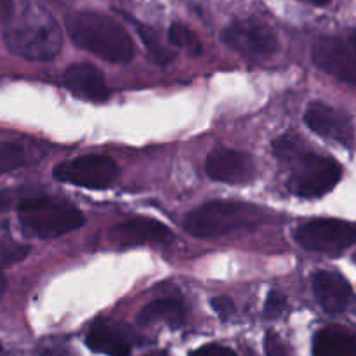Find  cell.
<instances>
[{
  "label": "cell",
  "mask_w": 356,
  "mask_h": 356,
  "mask_svg": "<svg viewBox=\"0 0 356 356\" xmlns=\"http://www.w3.org/2000/svg\"><path fill=\"white\" fill-rule=\"evenodd\" d=\"M343 176L339 163L330 156L308 153L299 160L292 172L291 186L299 197L316 198L329 193Z\"/></svg>",
  "instance_id": "6"
},
{
  "label": "cell",
  "mask_w": 356,
  "mask_h": 356,
  "mask_svg": "<svg viewBox=\"0 0 356 356\" xmlns=\"http://www.w3.org/2000/svg\"><path fill=\"white\" fill-rule=\"evenodd\" d=\"M92 351L108 356H131V343L127 337L115 327L106 323H96L89 330L86 339Z\"/></svg>",
  "instance_id": "15"
},
{
  "label": "cell",
  "mask_w": 356,
  "mask_h": 356,
  "mask_svg": "<svg viewBox=\"0 0 356 356\" xmlns=\"http://www.w3.org/2000/svg\"><path fill=\"white\" fill-rule=\"evenodd\" d=\"M287 312V299L282 292L271 291L266 299V306H264V316L266 318H278Z\"/></svg>",
  "instance_id": "21"
},
{
  "label": "cell",
  "mask_w": 356,
  "mask_h": 356,
  "mask_svg": "<svg viewBox=\"0 0 356 356\" xmlns=\"http://www.w3.org/2000/svg\"><path fill=\"white\" fill-rule=\"evenodd\" d=\"M190 356H236L233 350L226 346H219V344H207V346L198 348Z\"/></svg>",
  "instance_id": "23"
},
{
  "label": "cell",
  "mask_w": 356,
  "mask_h": 356,
  "mask_svg": "<svg viewBox=\"0 0 356 356\" xmlns=\"http://www.w3.org/2000/svg\"><path fill=\"white\" fill-rule=\"evenodd\" d=\"M313 61L334 79L356 87V51L336 37H322L313 45Z\"/></svg>",
  "instance_id": "9"
},
{
  "label": "cell",
  "mask_w": 356,
  "mask_h": 356,
  "mask_svg": "<svg viewBox=\"0 0 356 356\" xmlns=\"http://www.w3.org/2000/svg\"><path fill=\"white\" fill-rule=\"evenodd\" d=\"M14 14V0H0V23H6Z\"/></svg>",
  "instance_id": "25"
},
{
  "label": "cell",
  "mask_w": 356,
  "mask_h": 356,
  "mask_svg": "<svg viewBox=\"0 0 356 356\" xmlns=\"http://www.w3.org/2000/svg\"><path fill=\"white\" fill-rule=\"evenodd\" d=\"M3 42L13 54L21 58L51 61L63 47V31L44 7L28 6L3 31Z\"/></svg>",
  "instance_id": "2"
},
{
  "label": "cell",
  "mask_w": 356,
  "mask_h": 356,
  "mask_svg": "<svg viewBox=\"0 0 356 356\" xmlns=\"http://www.w3.org/2000/svg\"><path fill=\"white\" fill-rule=\"evenodd\" d=\"M184 320V306L179 299L165 298L156 299V301L149 302L141 309L138 316V322L141 325H149L155 322H165L169 325L176 327L181 325Z\"/></svg>",
  "instance_id": "17"
},
{
  "label": "cell",
  "mask_w": 356,
  "mask_h": 356,
  "mask_svg": "<svg viewBox=\"0 0 356 356\" xmlns=\"http://www.w3.org/2000/svg\"><path fill=\"white\" fill-rule=\"evenodd\" d=\"M264 351H266V356H289L284 341L273 332L266 334L264 337Z\"/></svg>",
  "instance_id": "22"
},
{
  "label": "cell",
  "mask_w": 356,
  "mask_h": 356,
  "mask_svg": "<svg viewBox=\"0 0 356 356\" xmlns=\"http://www.w3.org/2000/svg\"><path fill=\"white\" fill-rule=\"evenodd\" d=\"M111 240L120 245L134 243H167L172 238V232L155 219H132L111 229Z\"/></svg>",
  "instance_id": "14"
},
{
  "label": "cell",
  "mask_w": 356,
  "mask_h": 356,
  "mask_svg": "<svg viewBox=\"0 0 356 356\" xmlns=\"http://www.w3.org/2000/svg\"><path fill=\"white\" fill-rule=\"evenodd\" d=\"M302 2H308V3H313V6L323 7V6H327V3H329L330 0H302Z\"/></svg>",
  "instance_id": "26"
},
{
  "label": "cell",
  "mask_w": 356,
  "mask_h": 356,
  "mask_svg": "<svg viewBox=\"0 0 356 356\" xmlns=\"http://www.w3.org/2000/svg\"><path fill=\"white\" fill-rule=\"evenodd\" d=\"M6 287H7L6 277H3V275L0 273V298H2V296H3V292H6Z\"/></svg>",
  "instance_id": "28"
},
{
  "label": "cell",
  "mask_w": 356,
  "mask_h": 356,
  "mask_svg": "<svg viewBox=\"0 0 356 356\" xmlns=\"http://www.w3.org/2000/svg\"><path fill=\"white\" fill-rule=\"evenodd\" d=\"M26 153L16 143H0V176L24 165Z\"/></svg>",
  "instance_id": "20"
},
{
  "label": "cell",
  "mask_w": 356,
  "mask_h": 356,
  "mask_svg": "<svg viewBox=\"0 0 356 356\" xmlns=\"http://www.w3.org/2000/svg\"><path fill=\"white\" fill-rule=\"evenodd\" d=\"M315 356H356V336L343 327L320 330L313 344Z\"/></svg>",
  "instance_id": "16"
},
{
  "label": "cell",
  "mask_w": 356,
  "mask_h": 356,
  "mask_svg": "<svg viewBox=\"0 0 356 356\" xmlns=\"http://www.w3.org/2000/svg\"><path fill=\"white\" fill-rule=\"evenodd\" d=\"M146 356H169L165 353V351H155V353H149V355H146Z\"/></svg>",
  "instance_id": "30"
},
{
  "label": "cell",
  "mask_w": 356,
  "mask_h": 356,
  "mask_svg": "<svg viewBox=\"0 0 356 356\" xmlns=\"http://www.w3.org/2000/svg\"><path fill=\"white\" fill-rule=\"evenodd\" d=\"M0 351H2V348H0Z\"/></svg>",
  "instance_id": "32"
},
{
  "label": "cell",
  "mask_w": 356,
  "mask_h": 356,
  "mask_svg": "<svg viewBox=\"0 0 356 356\" xmlns=\"http://www.w3.org/2000/svg\"><path fill=\"white\" fill-rule=\"evenodd\" d=\"M169 42L176 47L184 49V51L191 52V54H200L202 44L195 31H191L186 24L183 23H172L169 28Z\"/></svg>",
  "instance_id": "19"
},
{
  "label": "cell",
  "mask_w": 356,
  "mask_h": 356,
  "mask_svg": "<svg viewBox=\"0 0 356 356\" xmlns=\"http://www.w3.org/2000/svg\"><path fill=\"white\" fill-rule=\"evenodd\" d=\"M211 305L214 308V312L225 320L235 313V305H233V301L229 298H214L211 301Z\"/></svg>",
  "instance_id": "24"
},
{
  "label": "cell",
  "mask_w": 356,
  "mask_h": 356,
  "mask_svg": "<svg viewBox=\"0 0 356 356\" xmlns=\"http://www.w3.org/2000/svg\"><path fill=\"white\" fill-rule=\"evenodd\" d=\"M63 83L76 96L90 101H106L110 96L103 73L89 63L72 65L63 73Z\"/></svg>",
  "instance_id": "13"
},
{
  "label": "cell",
  "mask_w": 356,
  "mask_h": 356,
  "mask_svg": "<svg viewBox=\"0 0 356 356\" xmlns=\"http://www.w3.org/2000/svg\"><path fill=\"white\" fill-rule=\"evenodd\" d=\"M17 216L24 232L38 238H56L83 225L82 212L73 205L49 197H28L21 200Z\"/></svg>",
  "instance_id": "3"
},
{
  "label": "cell",
  "mask_w": 356,
  "mask_h": 356,
  "mask_svg": "<svg viewBox=\"0 0 356 356\" xmlns=\"http://www.w3.org/2000/svg\"><path fill=\"white\" fill-rule=\"evenodd\" d=\"M66 31L76 47L108 63L124 65L134 56V42L113 17L96 10H75L65 19Z\"/></svg>",
  "instance_id": "1"
},
{
  "label": "cell",
  "mask_w": 356,
  "mask_h": 356,
  "mask_svg": "<svg viewBox=\"0 0 356 356\" xmlns=\"http://www.w3.org/2000/svg\"><path fill=\"white\" fill-rule=\"evenodd\" d=\"M205 172L219 183L245 184L254 179L256 167L247 153L236 149H216L205 160Z\"/></svg>",
  "instance_id": "11"
},
{
  "label": "cell",
  "mask_w": 356,
  "mask_h": 356,
  "mask_svg": "<svg viewBox=\"0 0 356 356\" xmlns=\"http://www.w3.org/2000/svg\"><path fill=\"white\" fill-rule=\"evenodd\" d=\"M313 292L323 312L339 315L355 301V292L343 275L336 271H316L313 275Z\"/></svg>",
  "instance_id": "12"
},
{
  "label": "cell",
  "mask_w": 356,
  "mask_h": 356,
  "mask_svg": "<svg viewBox=\"0 0 356 356\" xmlns=\"http://www.w3.org/2000/svg\"><path fill=\"white\" fill-rule=\"evenodd\" d=\"M54 176L63 183L89 188V190H103L117 179L118 167L110 156L86 155L58 165Z\"/></svg>",
  "instance_id": "8"
},
{
  "label": "cell",
  "mask_w": 356,
  "mask_h": 356,
  "mask_svg": "<svg viewBox=\"0 0 356 356\" xmlns=\"http://www.w3.org/2000/svg\"><path fill=\"white\" fill-rule=\"evenodd\" d=\"M305 122L315 134L330 139V141L339 143L344 148H353V122L343 111L336 110V108L329 106L325 103L315 101V103H312L306 108Z\"/></svg>",
  "instance_id": "10"
},
{
  "label": "cell",
  "mask_w": 356,
  "mask_h": 356,
  "mask_svg": "<svg viewBox=\"0 0 356 356\" xmlns=\"http://www.w3.org/2000/svg\"><path fill=\"white\" fill-rule=\"evenodd\" d=\"M44 2L54 3V6H65V3H68L70 0H44Z\"/></svg>",
  "instance_id": "29"
},
{
  "label": "cell",
  "mask_w": 356,
  "mask_h": 356,
  "mask_svg": "<svg viewBox=\"0 0 356 356\" xmlns=\"http://www.w3.org/2000/svg\"><path fill=\"white\" fill-rule=\"evenodd\" d=\"M296 240L313 252L341 254L356 243V225L343 219H315L296 229Z\"/></svg>",
  "instance_id": "5"
},
{
  "label": "cell",
  "mask_w": 356,
  "mask_h": 356,
  "mask_svg": "<svg viewBox=\"0 0 356 356\" xmlns=\"http://www.w3.org/2000/svg\"><path fill=\"white\" fill-rule=\"evenodd\" d=\"M222 42L232 51L254 59L271 58L278 51L277 33L257 19H240L226 26Z\"/></svg>",
  "instance_id": "7"
},
{
  "label": "cell",
  "mask_w": 356,
  "mask_h": 356,
  "mask_svg": "<svg viewBox=\"0 0 356 356\" xmlns=\"http://www.w3.org/2000/svg\"><path fill=\"white\" fill-rule=\"evenodd\" d=\"M254 221V211L249 205L214 200L191 211L184 219V229L198 238H212L249 228Z\"/></svg>",
  "instance_id": "4"
},
{
  "label": "cell",
  "mask_w": 356,
  "mask_h": 356,
  "mask_svg": "<svg viewBox=\"0 0 356 356\" xmlns=\"http://www.w3.org/2000/svg\"><path fill=\"white\" fill-rule=\"evenodd\" d=\"M131 21H132V24L136 26V30H138L139 38H141L143 44H145L149 58H152L156 65H162V66L169 65V63L174 59V54L165 47V45H163V42L160 40L159 33H156L153 28L146 26V24L138 23V21H134V19H131Z\"/></svg>",
  "instance_id": "18"
},
{
  "label": "cell",
  "mask_w": 356,
  "mask_h": 356,
  "mask_svg": "<svg viewBox=\"0 0 356 356\" xmlns=\"http://www.w3.org/2000/svg\"><path fill=\"white\" fill-rule=\"evenodd\" d=\"M348 44H350L351 47H353L355 51H356V30H353L350 33V37H348Z\"/></svg>",
  "instance_id": "27"
},
{
  "label": "cell",
  "mask_w": 356,
  "mask_h": 356,
  "mask_svg": "<svg viewBox=\"0 0 356 356\" xmlns=\"http://www.w3.org/2000/svg\"><path fill=\"white\" fill-rule=\"evenodd\" d=\"M355 263H356V254H355Z\"/></svg>",
  "instance_id": "31"
}]
</instances>
